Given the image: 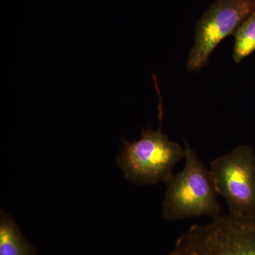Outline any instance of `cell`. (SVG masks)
Returning a JSON list of instances; mask_svg holds the SVG:
<instances>
[{"instance_id":"1","label":"cell","mask_w":255,"mask_h":255,"mask_svg":"<svg viewBox=\"0 0 255 255\" xmlns=\"http://www.w3.org/2000/svg\"><path fill=\"white\" fill-rule=\"evenodd\" d=\"M184 144V167L165 184L162 217L168 221L216 217L221 214L222 207L210 169L189 144Z\"/></svg>"},{"instance_id":"3","label":"cell","mask_w":255,"mask_h":255,"mask_svg":"<svg viewBox=\"0 0 255 255\" xmlns=\"http://www.w3.org/2000/svg\"><path fill=\"white\" fill-rule=\"evenodd\" d=\"M169 255H255V218L228 213L192 225Z\"/></svg>"},{"instance_id":"6","label":"cell","mask_w":255,"mask_h":255,"mask_svg":"<svg viewBox=\"0 0 255 255\" xmlns=\"http://www.w3.org/2000/svg\"><path fill=\"white\" fill-rule=\"evenodd\" d=\"M0 255H36V249L23 236L11 215L0 214Z\"/></svg>"},{"instance_id":"7","label":"cell","mask_w":255,"mask_h":255,"mask_svg":"<svg viewBox=\"0 0 255 255\" xmlns=\"http://www.w3.org/2000/svg\"><path fill=\"white\" fill-rule=\"evenodd\" d=\"M233 58L240 63L255 51V12L241 25L235 33Z\"/></svg>"},{"instance_id":"2","label":"cell","mask_w":255,"mask_h":255,"mask_svg":"<svg viewBox=\"0 0 255 255\" xmlns=\"http://www.w3.org/2000/svg\"><path fill=\"white\" fill-rule=\"evenodd\" d=\"M161 128L162 124L157 130H142L141 137L133 142L124 139L117 162L128 180L137 185H153L166 184L174 175L185 150L169 140Z\"/></svg>"},{"instance_id":"5","label":"cell","mask_w":255,"mask_h":255,"mask_svg":"<svg viewBox=\"0 0 255 255\" xmlns=\"http://www.w3.org/2000/svg\"><path fill=\"white\" fill-rule=\"evenodd\" d=\"M255 12V0H216L196 26L195 39L188 58L189 71L199 72L225 38L235 35Z\"/></svg>"},{"instance_id":"4","label":"cell","mask_w":255,"mask_h":255,"mask_svg":"<svg viewBox=\"0 0 255 255\" xmlns=\"http://www.w3.org/2000/svg\"><path fill=\"white\" fill-rule=\"evenodd\" d=\"M210 172L218 194L229 214L255 218V154L251 146L241 145L211 161Z\"/></svg>"}]
</instances>
